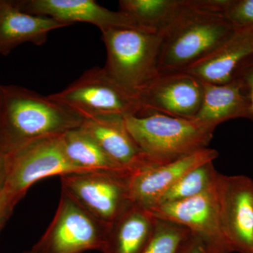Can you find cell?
<instances>
[{"label":"cell","instance_id":"1","mask_svg":"<svg viewBox=\"0 0 253 253\" xmlns=\"http://www.w3.org/2000/svg\"><path fill=\"white\" fill-rule=\"evenodd\" d=\"M83 118L49 96L0 84V151L8 154L43 136L80 127Z\"/></svg>","mask_w":253,"mask_h":253},{"label":"cell","instance_id":"2","mask_svg":"<svg viewBox=\"0 0 253 253\" xmlns=\"http://www.w3.org/2000/svg\"><path fill=\"white\" fill-rule=\"evenodd\" d=\"M235 28L224 15L201 8L199 0L187 7L161 33L160 73L181 72L204 59L225 42Z\"/></svg>","mask_w":253,"mask_h":253},{"label":"cell","instance_id":"3","mask_svg":"<svg viewBox=\"0 0 253 253\" xmlns=\"http://www.w3.org/2000/svg\"><path fill=\"white\" fill-rule=\"evenodd\" d=\"M125 121L136 144L155 166L207 149L216 128L196 119L156 112L126 116Z\"/></svg>","mask_w":253,"mask_h":253},{"label":"cell","instance_id":"4","mask_svg":"<svg viewBox=\"0 0 253 253\" xmlns=\"http://www.w3.org/2000/svg\"><path fill=\"white\" fill-rule=\"evenodd\" d=\"M101 34L106 51L105 72L125 89L140 95L160 75L162 37L129 28H112Z\"/></svg>","mask_w":253,"mask_h":253},{"label":"cell","instance_id":"5","mask_svg":"<svg viewBox=\"0 0 253 253\" xmlns=\"http://www.w3.org/2000/svg\"><path fill=\"white\" fill-rule=\"evenodd\" d=\"M49 96L83 118L105 114L141 116L144 111L139 95L120 85L103 67L87 70L63 90Z\"/></svg>","mask_w":253,"mask_h":253},{"label":"cell","instance_id":"6","mask_svg":"<svg viewBox=\"0 0 253 253\" xmlns=\"http://www.w3.org/2000/svg\"><path fill=\"white\" fill-rule=\"evenodd\" d=\"M109 224L91 215L61 190L54 219L41 239L25 253H83L102 251Z\"/></svg>","mask_w":253,"mask_h":253},{"label":"cell","instance_id":"7","mask_svg":"<svg viewBox=\"0 0 253 253\" xmlns=\"http://www.w3.org/2000/svg\"><path fill=\"white\" fill-rule=\"evenodd\" d=\"M6 156L7 174L4 187L20 197L41 179L81 173L65 153L62 134L35 139Z\"/></svg>","mask_w":253,"mask_h":253},{"label":"cell","instance_id":"8","mask_svg":"<svg viewBox=\"0 0 253 253\" xmlns=\"http://www.w3.org/2000/svg\"><path fill=\"white\" fill-rule=\"evenodd\" d=\"M148 211L158 219L185 227L191 236L202 243L208 253H234L221 221L217 179L202 194L184 201L160 205Z\"/></svg>","mask_w":253,"mask_h":253},{"label":"cell","instance_id":"9","mask_svg":"<svg viewBox=\"0 0 253 253\" xmlns=\"http://www.w3.org/2000/svg\"><path fill=\"white\" fill-rule=\"evenodd\" d=\"M130 174L88 172L61 177V190L95 218L110 224L131 205L128 178Z\"/></svg>","mask_w":253,"mask_h":253},{"label":"cell","instance_id":"10","mask_svg":"<svg viewBox=\"0 0 253 253\" xmlns=\"http://www.w3.org/2000/svg\"><path fill=\"white\" fill-rule=\"evenodd\" d=\"M217 192L221 221L234 253H253V180L219 173Z\"/></svg>","mask_w":253,"mask_h":253},{"label":"cell","instance_id":"11","mask_svg":"<svg viewBox=\"0 0 253 253\" xmlns=\"http://www.w3.org/2000/svg\"><path fill=\"white\" fill-rule=\"evenodd\" d=\"M139 96L144 109L142 115L156 112L195 119L202 104L204 84L188 73H160Z\"/></svg>","mask_w":253,"mask_h":253},{"label":"cell","instance_id":"12","mask_svg":"<svg viewBox=\"0 0 253 253\" xmlns=\"http://www.w3.org/2000/svg\"><path fill=\"white\" fill-rule=\"evenodd\" d=\"M14 4L28 14L47 16L72 25L87 23L101 33L112 28H129L148 32L134 18L122 11H111L94 0H18ZM150 33V32H149Z\"/></svg>","mask_w":253,"mask_h":253},{"label":"cell","instance_id":"13","mask_svg":"<svg viewBox=\"0 0 253 253\" xmlns=\"http://www.w3.org/2000/svg\"><path fill=\"white\" fill-rule=\"evenodd\" d=\"M218 156L216 150L207 148L173 162L139 168L128 178L131 203L146 210L155 207L184 174L204 163L214 162Z\"/></svg>","mask_w":253,"mask_h":253},{"label":"cell","instance_id":"14","mask_svg":"<svg viewBox=\"0 0 253 253\" xmlns=\"http://www.w3.org/2000/svg\"><path fill=\"white\" fill-rule=\"evenodd\" d=\"M80 127L123 169L132 173L139 168L155 166L133 139L124 116L105 114L83 118Z\"/></svg>","mask_w":253,"mask_h":253},{"label":"cell","instance_id":"15","mask_svg":"<svg viewBox=\"0 0 253 253\" xmlns=\"http://www.w3.org/2000/svg\"><path fill=\"white\" fill-rule=\"evenodd\" d=\"M253 56V27L235 28L212 53L185 71L203 83L224 84L234 79L241 64Z\"/></svg>","mask_w":253,"mask_h":253},{"label":"cell","instance_id":"16","mask_svg":"<svg viewBox=\"0 0 253 253\" xmlns=\"http://www.w3.org/2000/svg\"><path fill=\"white\" fill-rule=\"evenodd\" d=\"M66 26L52 18L24 12L14 1L0 0V55L8 56L24 43L42 45L50 32Z\"/></svg>","mask_w":253,"mask_h":253},{"label":"cell","instance_id":"17","mask_svg":"<svg viewBox=\"0 0 253 253\" xmlns=\"http://www.w3.org/2000/svg\"><path fill=\"white\" fill-rule=\"evenodd\" d=\"M156 218L148 210L132 204L109 224L103 253H141L149 243Z\"/></svg>","mask_w":253,"mask_h":253},{"label":"cell","instance_id":"18","mask_svg":"<svg viewBox=\"0 0 253 253\" xmlns=\"http://www.w3.org/2000/svg\"><path fill=\"white\" fill-rule=\"evenodd\" d=\"M203 84L202 104L195 119L215 127L235 118L251 119L249 102L239 79L234 78L224 84Z\"/></svg>","mask_w":253,"mask_h":253},{"label":"cell","instance_id":"19","mask_svg":"<svg viewBox=\"0 0 253 253\" xmlns=\"http://www.w3.org/2000/svg\"><path fill=\"white\" fill-rule=\"evenodd\" d=\"M63 148L70 162L81 173L131 174L116 164L99 144L81 127L62 134Z\"/></svg>","mask_w":253,"mask_h":253},{"label":"cell","instance_id":"20","mask_svg":"<svg viewBox=\"0 0 253 253\" xmlns=\"http://www.w3.org/2000/svg\"><path fill=\"white\" fill-rule=\"evenodd\" d=\"M119 5L146 31L161 34L187 7L188 0H121Z\"/></svg>","mask_w":253,"mask_h":253},{"label":"cell","instance_id":"21","mask_svg":"<svg viewBox=\"0 0 253 253\" xmlns=\"http://www.w3.org/2000/svg\"><path fill=\"white\" fill-rule=\"evenodd\" d=\"M219 174L213 162L201 165L184 174L166 191L156 206L184 201L202 194L216 182Z\"/></svg>","mask_w":253,"mask_h":253},{"label":"cell","instance_id":"22","mask_svg":"<svg viewBox=\"0 0 253 253\" xmlns=\"http://www.w3.org/2000/svg\"><path fill=\"white\" fill-rule=\"evenodd\" d=\"M156 219L152 236L141 253H179L189 230L172 221Z\"/></svg>","mask_w":253,"mask_h":253},{"label":"cell","instance_id":"23","mask_svg":"<svg viewBox=\"0 0 253 253\" xmlns=\"http://www.w3.org/2000/svg\"><path fill=\"white\" fill-rule=\"evenodd\" d=\"M224 16L235 28L253 27V0H229Z\"/></svg>","mask_w":253,"mask_h":253},{"label":"cell","instance_id":"24","mask_svg":"<svg viewBox=\"0 0 253 253\" xmlns=\"http://www.w3.org/2000/svg\"><path fill=\"white\" fill-rule=\"evenodd\" d=\"M234 78H237L244 87L249 102L251 120L253 121V56L238 68Z\"/></svg>","mask_w":253,"mask_h":253},{"label":"cell","instance_id":"25","mask_svg":"<svg viewBox=\"0 0 253 253\" xmlns=\"http://www.w3.org/2000/svg\"><path fill=\"white\" fill-rule=\"evenodd\" d=\"M19 198L21 197L11 194L5 187L0 190V227Z\"/></svg>","mask_w":253,"mask_h":253},{"label":"cell","instance_id":"26","mask_svg":"<svg viewBox=\"0 0 253 253\" xmlns=\"http://www.w3.org/2000/svg\"><path fill=\"white\" fill-rule=\"evenodd\" d=\"M179 253H208L202 243L199 239L191 236L186 239L181 246Z\"/></svg>","mask_w":253,"mask_h":253},{"label":"cell","instance_id":"27","mask_svg":"<svg viewBox=\"0 0 253 253\" xmlns=\"http://www.w3.org/2000/svg\"><path fill=\"white\" fill-rule=\"evenodd\" d=\"M6 174H7V167H6V154L0 151V190L4 187Z\"/></svg>","mask_w":253,"mask_h":253}]
</instances>
